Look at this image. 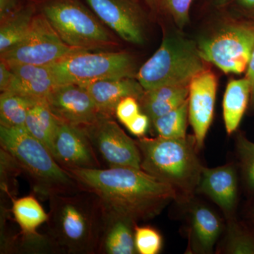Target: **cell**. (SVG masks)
I'll use <instances>...</instances> for the list:
<instances>
[{"mask_svg": "<svg viewBox=\"0 0 254 254\" xmlns=\"http://www.w3.org/2000/svg\"><path fill=\"white\" fill-rule=\"evenodd\" d=\"M37 12L36 4L31 1L0 21V55L21 41L31 27Z\"/></svg>", "mask_w": 254, "mask_h": 254, "instance_id": "obj_22", "label": "cell"}, {"mask_svg": "<svg viewBox=\"0 0 254 254\" xmlns=\"http://www.w3.org/2000/svg\"><path fill=\"white\" fill-rule=\"evenodd\" d=\"M224 252L230 254H254V235L237 222H230Z\"/></svg>", "mask_w": 254, "mask_h": 254, "instance_id": "obj_28", "label": "cell"}, {"mask_svg": "<svg viewBox=\"0 0 254 254\" xmlns=\"http://www.w3.org/2000/svg\"><path fill=\"white\" fill-rule=\"evenodd\" d=\"M205 70L204 60L194 43L180 36H167L154 54L136 73L146 91L165 86L190 85Z\"/></svg>", "mask_w": 254, "mask_h": 254, "instance_id": "obj_6", "label": "cell"}, {"mask_svg": "<svg viewBox=\"0 0 254 254\" xmlns=\"http://www.w3.org/2000/svg\"><path fill=\"white\" fill-rule=\"evenodd\" d=\"M222 231V223L213 210L194 205L190 211V238L195 253L210 254Z\"/></svg>", "mask_w": 254, "mask_h": 254, "instance_id": "obj_19", "label": "cell"}, {"mask_svg": "<svg viewBox=\"0 0 254 254\" xmlns=\"http://www.w3.org/2000/svg\"><path fill=\"white\" fill-rule=\"evenodd\" d=\"M1 147L33 178L38 191L50 195L73 190L72 175L60 166L49 150L22 127L0 126Z\"/></svg>", "mask_w": 254, "mask_h": 254, "instance_id": "obj_4", "label": "cell"}, {"mask_svg": "<svg viewBox=\"0 0 254 254\" xmlns=\"http://www.w3.org/2000/svg\"><path fill=\"white\" fill-rule=\"evenodd\" d=\"M237 148L246 180L254 190V143L240 134L237 138Z\"/></svg>", "mask_w": 254, "mask_h": 254, "instance_id": "obj_30", "label": "cell"}, {"mask_svg": "<svg viewBox=\"0 0 254 254\" xmlns=\"http://www.w3.org/2000/svg\"><path fill=\"white\" fill-rule=\"evenodd\" d=\"M196 191L209 197L226 215H231L238 196L235 167L231 164L214 168L203 167Z\"/></svg>", "mask_w": 254, "mask_h": 254, "instance_id": "obj_15", "label": "cell"}, {"mask_svg": "<svg viewBox=\"0 0 254 254\" xmlns=\"http://www.w3.org/2000/svg\"><path fill=\"white\" fill-rule=\"evenodd\" d=\"M247 71L246 77L248 78L251 85V108L252 110H254V48L253 51H252V56H251Z\"/></svg>", "mask_w": 254, "mask_h": 254, "instance_id": "obj_35", "label": "cell"}, {"mask_svg": "<svg viewBox=\"0 0 254 254\" xmlns=\"http://www.w3.org/2000/svg\"><path fill=\"white\" fill-rule=\"evenodd\" d=\"M52 155L66 170L98 168L93 145L83 127L60 121Z\"/></svg>", "mask_w": 254, "mask_h": 254, "instance_id": "obj_14", "label": "cell"}, {"mask_svg": "<svg viewBox=\"0 0 254 254\" xmlns=\"http://www.w3.org/2000/svg\"><path fill=\"white\" fill-rule=\"evenodd\" d=\"M58 84H88L98 80L136 77L134 58L126 52L76 53L50 65Z\"/></svg>", "mask_w": 254, "mask_h": 254, "instance_id": "obj_7", "label": "cell"}, {"mask_svg": "<svg viewBox=\"0 0 254 254\" xmlns=\"http://www.w3.org/2000/svg\"><path fill=\"white\" fill-rule=\"evenodd\" d=\"M218 79L205 69L192 78L189 93V120L193 131L197 149H201L213 121Z\"/></svg>", "mask_w": 254, "mask_h": 254, "instance_id": "obj_12", "label": "cell"}, {"mask_svg": "<svg viewBox=\"0 0 254 254\" xmlns=\"http://www.w3.org/2000/svg\"><path fill=\"white\" fill-rule=\"evenodd\" d=\"M141 168L173 187L177 200L188 201L196 191L202 166L196 155L194 136L184 138H140Z\"/></svg>", "mask_w": 254, "mask_h": 254, "instance_id": "obj_3", "label": "cell"}, {"mask_svg": "<svg viewBox=\"0 0 254 254\" xmlns=\"http://www.w3.org/2000/svg\"><path fill=\"white\" fill-rule=\"evenodd\" d=\"M190 85L165 86L145 91L141 108L150 121L173 111L188 99Z\"/></svg>", "mask_w": 254, "mask_h": 254, "instance_id": "obj_20", "label": "cell"}, {"mask_svg": "<svg viewBox=\"0 0 254 254\" xmlns=\"http://www.w3.org/2000/svg\"><path fill=\"white\" fill-rule=\"evenodd\" d=\"M138 100L133 97H127L118 103L115 114L118 120L125 126L141 113Z\"/></svg>", "mask_w": 254, "mask_h": 254, "instance_id": "obj_31", "label": "cell"}, {"mask_svg": "<svg viewBox=\"0 0 254 254\" xmlns=\"http://www.w3.org/2000/svg\"><path fill=\"white\" fill-rule=\"evenodd\" d=\"M150 119L145 113H140L126 125L128 131L136 136H143L149 126Z\"/></svg>", "mask_w": 254, "mask_h": 254, "instance_id": "obj_32", "label": "cell"}, {"mask_svg": "<svg viewBox=\"0 0 254 254\" xmlns=\"http://www.w3.org/2000/svg\"><path fill=\"white\" fill-rule=\"evenodd\" d=\"M50 235L59 247L73 254L98 251L105 218V208L96 195L68 191L50 196Z\"/></svg>", "mask_w": 254, "mask_h": 254, "instance_id": "obj_2", "label": "cell"}, {"mask_svg": "<svg viewBox=\"0 0 254 254\" xmlns=\"http://www.w3.org/2000/svg\"><path fill=\"white\" fill-rule=\"evenodd\" d=\"M14 73L9 65L1 60L0 63V90L1 92L9 90L14 81Z\"/></svg>", "mask_w": 254, "mask_h": 254, "instance_id": "obj_33", "label": "cell"}, {"mask_svg": "<svg viewBox=\"0 0 254 254\" xmlns=\"http://www.w3.org/2000/svg\"><path fill=\"white\" fill-rule=\"evenodd\" d=\"M83 128L110 168L141 169L136 141L127 136L109 115L101 114L94 124Z\"/></svg>", "mask_w": 254, "mask_h": 254, "instance_id": "obj_10", "label": "cell"}, {"mask_svg": "<svg viewBox=\"0 0 254 254\" xmlns=\"http://www.w3.org/2000/svg\"><path fill=\"white\" fill-rule=\"evenodd\" d=\"M60 120L51 111L46 100L33 105L28 112L25 128L47 147L52 153L53 143L59 127Z\"/></svg>", "mask_w": 254, "mask_h": 254, "instance_id": "obj_23", "label": "cell"}, {"mask_svg": "<svg viewBox=\"0 0 254 254\" xmlns=\"http://www.w3.org/2000/svg\"><path fill=\"white\" fill-rule=\"evenodd\" d=\"M64 42L91 50H111L116 38L91 9L81 0H32Z\"/></svg>", "mask_w": 254, "mask_h": 254, "instance_id": "obj_5", "label": "cell"}, {"mask_svg": "<svg viewBox=\"0 0 254 254\" xmlns=\"http://www.w3.org/2000/svg\"><path fill=\"white\" fill-rule=\"evenodd\" d=\"M189 119L188 99L173 111L155 119L152 122L158 136L167 138L187 137Z\"/></svg>", "mask_w": 254, "mask_h": 254, "instance_id": "obj_26", "label": "cell"}, {"mask_svg": "<svg viewBox=\"0 0 254 254\" xmlns=\"http://www.w3.org/2000/svg\"><path fill=\"white\" fill-rule=\"evenodd\" d=\"M226 0H218L219 3H224Z\"/></svg>", "mask_w": 254, "mask_h": 254, "instance_id": "obj_37", "label": "cell"}, {"mask_svg": "<svg viewBox=\"0 0 254 254\" xmlns=\"http://www.w3.org/2000/svg\"><path fill=\"white\" fill-rule=\"evenodd\" d=\"M193 0H145L157 13L171 18L177 27L184 28L190 21V6Z\"/></svg>", "mask_w": 254, "mask_h": 254, "instance_id": "obj_27", "label": "cell"}, {"mask_svg": "<svg viewBox=\"0 0 254 254\" xmlns=\"http://www.w3.org/2000/svg\"><path fill=\"white\" fill-rule=\"evenodd\" d=\"M136 222L105 208L98 252L107 254H134Z\"/></svg>", "mask_w": 254, "mask_h": 254, "instance_id": "obj_18", "label": "cell"}, {"mask_svg": "<svg viewBox=\"0 0 254 254\" xmlns=\"http://www.w3.org/2000/svg\"><path fill=\"white\" fill-rule=\"evenodd\" d=\"M40 101L11 91L0 95V124L5 127H24L28 112Z\"/></svg>", "mask_w": 254, "mask_h": 254, "instance_id": "obj_25", "label": "cell"}, {"mask_svg": "<svg viewBox=\"0 0 254 254\" xmlns=\"http://www.w3.org/2000/svg\"><path fill=\"white\" fill-rule=\"evenodd\" d=\"M20 0H0V21L14 13L21 5Z\"/></svg>", "mask_w": 254, "mask_h": 254, "instance_id": "obj_34", "label": "cell"}, {"mask_svg": "<svg viewBox=\"0 0 254 254\" xmlns=\"http://www.w3.org/2000/svg\"><path fill=\"white\" fill-rule=\"evenodd\" d=\"M135 245L137 253L157 254L161 250L163 238L154 228L136 225L135 227Z\"/></svg>", "mask_w": 254, "mask_h": 254, "instance_id": "obj_29", "label": "cell"}, {"mask_svg": "<svg viewBox=\"0 0 254 254\" xmlns=\"http://www.w3.org/2000/svg\"><path fill=\"white\" fill-rule=\"evenodd\" d=\"M88 92L100 114L111 116L118 103L127 97L139 100L145 93L136 77L98 80L82 86Z\"/></svg>", "mask_w": 254, "mask_h": 254, "instance_id": "obj_16", "label": "cell"}, {"mask_svg": "<svg viewBox=\"0 0 254 254\" xmlns=\"http://www.w3.org/2000/svg\"><path fill=\"white\" fill-rule=\"evenodd\" d=\"M84 51L87 50L73 48L64 42L44 15L38 11L24 38L1 54V60L9 65L50 66Z\"/></svg>", "mask_w": 254, "mask_h": 254, "instance_id": "obj_8", "label": "cell"}, {"mask_svg": "<svg viewBox=\"0 0 254 254\" xmlns=\"http://www.w3.org/2000/svg\"><path fill=\"white\" fill-rule=\"evenodd\" d=\"M251 98L250 82L247 77L232 80L224 95L223 119L229 135L236 131Z\"/></svg>", "mask_w": 254, "mask_h": 254, "instance_id": "obj_21", "label": "cell"}, {"mask_svg": "<svg viewBox=\"0 0 254 254\" xmlns=\"http://www.w3.org/2000/svg\"><path fill=\"white\" fill-rule=\"evenodd\" d=\"M238 2L247 9H254V0H238Z\"/></svg>", "mask_w": 254, "mask_h": 254, "instance_id": "obj_36", "label": "cell"}, {"mask_svg": "<svg viewBox=\"0 0 254 254\" xmlns=\"http://www.w3.org/2000/svg\"><path fill=\"white\" fill-rule=\"evenodd\" d=\"M12 212L25 236L31 239L41 237L36 233V230L48 221L49 215L35 197L29 195L14 200Z\"/></svg>", "mask_w": 254, "mask_h": 254, "instance_id": "obj_24", "label": "cell"}, {"mask_svg": "<svg viewBox=\"0 0 254 254\" xmlns=\"http://www.w3.org/2000/svg\"><path fill=\"white\" fill-rule=\"evenodd\" d=\"M86 1L100 21L124 41L134 45L144 43V18L134 0Z\"/></svg>", "mask_w": 254, "mask_h": 254, "instance_id": "obj_11", "label": "cell"}, {"mask_svg": "<svg viewBox=\"0 0 254 254\" xmlns=\"http://www.w3.org/2000/svg\"><path fill=\"white\" fill-rule=\"evenodd\" d=\"M82 187L98 197L104 208L135 222L150 220L177 200L175 190L141 169H69Z\"/></svg>", "mask_w": 254, "mask_h": 254, "instance_id": "obj_1", "label": "cell"}, {"mask_svg": "<svg viewBox=\"0 0 254 254\" xmlns=\"http://www.w3.org/2000/svg\"><path fill=\"white\" fill-rule=\"evenodd\" d=\"M46 101L60 121L76 126H90L101 115L85 87L78 84L58 86Z\"/></svg>", "mask_w": 254, "mask_h": 254, "instance_id": "obj_13", "label": "cell"}, {"mask_svg": "<svg viewBox=\"0 0 254 254\" xmlns=\"http://www.w3.org/2000/svg\"><path fill=\"white\" fill-rule=\"evenodd\" d=\"M204 61L226 73H243L254 48V26L235 24L222 28L198 46Z\"/></svg>", "mask_w": 254, "mask_h": 254, "instance_id": "obj_9", "label": "cell"}, {"mask_svg": "<svg viewBox=\"0 0 254 254\" xmlns=\"http://www.w3.org/2000/svg\"><path fill=\"white\" fill-rule=\"evenodd\" d=\"M8 65L14 73V78L6 91L14 92L36 101H44L60 86L49 66Z\"/></svg>", "mask_w": 254, "mask_h": 254, "instance_id": "obj_17", "label": "cell"}]
</instances>
